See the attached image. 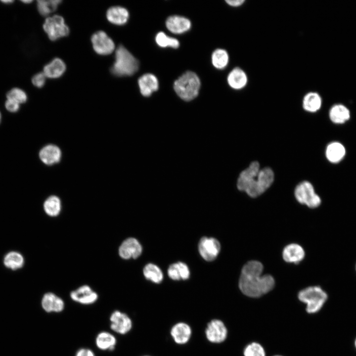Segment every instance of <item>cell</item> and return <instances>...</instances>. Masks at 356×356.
I'll list each match as a JSON object with an SVG mask.
<instances>
[{
	"label": "cell",
	"mask_w": 356,
	"mask_h": 356,
	"mask_svg": "<svg viewBox=\"0 0 356 356\" xmlns=\"http://www.w3.org/2000/svg\"><path fill=\"white\" fill-rule=\"evenodd\" d=\"M200 81L194 72L187 71L174 83V89L178 95L185 101H190L198 94Z\"/></svg>",
	"instance_id": "3957f363"
},
{
	"label": "cell",
	"mask_w": 356,
	"mask_h": 356,
	"mask_svg": "<svg viewBox=\"0 0 356 356\" xmlns=\"http://www.w3.org/2000/svg\"><path fill=\"white\" fill-rule=\"evenodd\" d=\"M169 276L173 280H179L181 279L180 271L178 263H175L170 266L168 269Z\"/></svg>",
	"instance_id": "d590c367"
},
{
	"label": "cell",
	"mask_w": 356,
	"mask_h": 356,
	"mask_svg": "<svg viewBox=\"0 0 356 356\" xmlns=\"http://www.w3.org/2000/svg\"><path fill=\"white\" fill-rule=\"evenodd\" d=\"M110 327L115 332L125 334L129 332L132 327V321L130 317L125 313L115 311L110 317Z\"/></svg>",
	"instance_id": "8fae6325"
},
{
	"label": "cell",
	"mask_w": 356,
	"mask_h": 356,
	"mask_svg": "<svg viewBox=\"0 0 356 356\" xmlns=\"http://www.w3.org/2000/svg\"><path fill=\"white\" fill-rule=\"evenodd\" d=\"M262 264L250 261L243 267L239 280V287L245 295L258 298L271 291L275 285L274 278L269 274L262 275Z\"/></svg>",
	"instance_id": "6da1fadb"
},
{
	"label": "cell",
	"mask_w": 356,
	"mask_h": 356,
	"mask_svg": "<svg viewBox=\"0 0 356 356\" xmlns=\"http://www.w3.org/2000/svg\"><path fill=\"white\" fill-rule=\"evenodd\" d=\"M138 84L141 94L145 97L150 96L159 88L157 78L155 75L150 73L141 76L138 79Z\"/></svg>",
	"instance_id": "e0dca14e"
},
{
	"label": "cell",
	"mask_w": 356,
	"mask_h": 356,
	"mask_svg": "<svg viewBox=\"0 0 356 356\" xmlns=\"http://www.w3.org/2000/svg\"><path fill=\"white\" fill-rule=\"evenodd\" d=\"M43 29L51 41H56L67 36L70 32L64 18L55 15L47 17L43 24Z\"/></svg>",
	"instance_id": "8992f818"
},
{
	"label": "cell",
	"mask_w": 356,
	"mask_h": 356,
	"mask_svg": "<svg viewBox=\"0 0 356 356\" xmlns=\"http://www.w3.org/2000/svg\"><path fill=\"white\" fill-rule=\"evenodd\" d=\"M66 69V66L64 61L59 58H55L44 66L43 73L46 78L57 79L63 75Z\"/></svg>",
	"instance_id": "44dd1931"
},
{
	"label": "cell",
	"mask_w": 356,
	"mask_h": 356,
	"mask_svg": "<svg viewBox=\"0 0 356 356\" xmlns=\"http://www.w3.org/2000/svg\"><path fill=\"white\" fill-rule=\"evenodd\" d=\"M155 41L157 44L162 47H171L177 48L179 45V42L177 39L170 37L162 32L156 35Z\"/></svg>",
	"instance_id": "d6a6232c"
},
{
	"label": "cell",
	"mask_w": 356,
	"mask_h": 356,
	"mask_svg": "<svg viewBox=\"0 0 356 356\" xmlns=\"http://www.w3.org/2000/svg\"><path fill=\"white\" fill-rule=\"evenodd\" d=\"M274 174L269 168L260 170L258 176L245 191L251 197H256L263 193L271 185Z\"/></svg>",
	"instance_id": "5b68a950"
},
{
	"label": "cell",
	"mask_w": 356,
	"mask_h": 356,
	"mask_svg": "<svg viewBox=\"0 0 356 356\" xmlns=\"http://www.w3.org/2000/svg\"><path fill=\"white\" fill-rule=\"evenodd\" d=\"M138 60L123 45L116 50L115 61L111 67L112 74L118 77L130 76L138 69Z\"/></svg>",
	"instance_id": "7a4b0ae2"
},
{
	"label": "cell",
	"mask_w": 356,
	"mask_h": 356,
	"mask_svg": "<svg viewBox=\"0 0 356 356\" xmlns=\"http://www.w3.org/2000/svg\"><path fill=\"white\" fill-rule=\"evenodd\" d=\"M142 251V246L138 240L130 237L122 242L119 249V253L124 259H136L141 255Z\"/></svg>",
	"instance_id": "4fadbf2b"
},
{
	"label": "cell",
	"mask_w": 356,
	"mask_h": 356,
	"mask_svg": "<svg viewBox=\"0 0 356 356\" xmlns=\"http://www.w3.org/2000/svg\"><path fill=\"white\" fill-rule=\"evenodd\" d=\"M21 1L23 2V3H29L31 2L32 1H31V0H22Z\"/></svg>",
	"instance_id": "7bdbcfd3"
},
{
	"label": "cell",
	"mask_w": 356,
	"mask_h": 356,
	"mask_svg": "<svg viewBox=\"0 0 356 356\" xmlns=\"http://www.w3.org/2000/svg\"><path fill=\"white\" fill-rule=\"evenodd\" d=\"M106 18L110 23L120 26L127 22L129 13L127 9L123 7L114 6L107 10Z\"/></svg>",
	"instance_id": "d6986e66"
},
{
	"label": "cell",
	"mask_w": 356,
	"mask_h": 356,
	"mask_svg": "<svg viewBox=\"0 0 356 356\" xmlns=\"http://www.w3.org/2000/svg\"><path fill=\"white\" fill-rule=\"evenodd\" d=\"M298 296L301 302L307 304V312L312 313L319 311L328 298L326 293L318 286H310L302 290Z\"/></svg>",
	"instance_id": "277c9868"
},
{
	"label": "cell",
	"mask_w": 356,
	"mask_h": 356,
	"mask_svg": "<svg viewBox=\"0 0 356 356\" xmlns=\"http://www.w3.org/2000/svg\"></svg>",
	"instance_id": "c3c4849f"
},
{
	"label": "cell",
	"mask_w": 356,
	"mask_h": 356,
	"mask_svg": "<svg viewBox=\"0 0 356 356\" xmlns=\"http://www.w3.org/2000/svg\"><path fill=\"white\" fill-rule=\"evenodd\" d=\"M321 103V98L319 95L316 92H311L304 96L303 107L308 112H315L320 108Z\"/></svg>",
	"instance_id": "4316f807"
},
{
	"label": "cell",
	"mask_w": 356,
	"mask_h": 356,
	"mask_svg": "<svg viewBox=\"0 0 356 356\" xmlns=\"http://www.w3.org/2000/svg\"><path fill=\"white\" fill-rule=\"evenodd\" d=\"M178 263L180 270L181 279L183 280L187 279L190 276V271L188 267L185 264L182 262H178Z\"/></svg>",
	"instance_id": "74e56055"
},
{
	"label": "cell",
	"mask_w": 356,
	"mask_h": 356,
	"mask_svg": "<svg viewBox=\"0 0 356 356\" xmlns=\"http://www.w3.org/2000/svg\"><path fill=\"white\" fill-rule=\"evenodd\" d=\"M227 80L231 88L235 89H240L247 84V77L241 69L235 68L229 73Z\"/></svg>",
	"instance_id": "cb8c5ba5"
},
{
	"label": "cell",
	"mask_w": 356,
	"mask_h": 356,
	"mask_svg": "<svg viewBox=\"0 0 356 356\" xmlns=\"http://www.w3.org/2000/svg\"><path fill=\"white\" fill-rule=\"evenodd\" d=\"M75 356H95L94 353L90 350L82 348L79 350Z\"/></svg>",
	"instance_id": "ab89813d"
},
{
	"label": "cell",
	"mask_w": 356,
	"mask_h": 356,
	"mask_svg": "<svg viewBox=\"0 0 356 356\" xmlns=\"http://www.w3.org/2000/svg\"><path fill=\"white\" fill-rule=\"evenodd\" d=\"M225 1L229 5L234 7L239 6L242 5L245 2L244 0H226Z\"/></svg>",
	"instance_id": "60d3db41"
},
{
	"label": "cell",
	"mask_w": 356,
	"mask_h": 356,
	"mask_svg": "<svg viewBox=\"0 0 356 356\" xmlns=\"http://www.w3.org/2000/svg\"><path fill=\"white\" fill-rule=\"evenodd\" d=\"M1 1L2 2L5 3H10L12 2H13V0H1Z\"/></svg>",
	"instance_id": "b9f144b4"
},
{
	"label": "cell",
	"mask_w": 356,
	"mask_h": 356,
	"mask_svg": "<svg viewBox=\"0 0 356 356\" xmlns=\"http://www.w3.org/2000/svg\"><path fill=\"white\" fill-rule=\"evenodd\" d=\"M228 54L223 49L215 50L212 55V62L213 66L217 69H222L225 68L228 63Z\"/></svg>",
	"instance_id": "1f68e13d"
},
{
	"label": "cell",
	"mask_w": 356,
	"mask_h": 356,
	"mask_svg": "<svg viewBox=\"0 0 356 356\" xmlns=\"http://www.w3.org/2000/svg\"><path fill=\"white\" fill-rule=\"evenodd\" d=\"M325 154L328 160L333 163L341 161L346 154L344 146L339 142H332L327 146Z\"/></svg>",
	"instance_id": "603a6c76"
},
{
	"label": "cell",
	"mask_w": 356,
	"mask_h": 356,
	"mask_svg": "<svg viewBox=\"0 0 356 356\" xmlns=\"http://www.w3.org/2000/svg\"></svg>",
	"instance_id": "7dc6e473"
},
{
	"label": "cell",
	"mask_w": 356,
	"mask_h": 356,
	"mask_svg": "<svg viewBox=\"0 0 356 356\" xmlns=\"http://www.w3.org/2000/svg\"><path fill=\"white\" fill-rule=\"evenodd\" d=\"M145 277L155 283H160L163 278L162 271L156 265L153 264L146 265L143 268Z\"/></svg>",
	"instance_id": "83f0119b"
},
{
	"label": "cell",
	"mask_w": 356,
	"mask_h": 356,
	"mask_svg": "<svg viewBox=\"0 0 356 356\" xmlns=\"http://www.w3.org/2000/svg\"><path fill=\"white\" fill-rule=\"evenodd\" d=\"M61 2L60 0H39L37 1V9L43 16H47L54 12Z\"/></svg>",
	"instance_id": "f1b7e54d"
},
{
	"label": "cell",
	"mask_w": 356,
	"mask_h": 356,
	"mask_svg": "<svg viewBox=\"0 0 356 356\" xmlns=\"http://www.w3.org/2000/svg\"><path fill=\"white\" fill-rule=\"evenodd\" d=\"M61 152L60 149L54 145L49 144L44 147L40 151L39 156L42 161L46 165H51L60 161Z\"/></svg>",
	"instance_id": "7402d4cb"
},
{
	"label": "cell",
	"mask_w": 356,
	"mask_h": 356,
	"mask_svg": "<svg viewBox=\"0 0 356 356\" xmlns=\"http://www.w3.org/2000/svg\"><path fill=\"white\" fill-rule=\"evenodd\" d=\"M4 264L7 267L11 269H19L24 265V258L20 253L11 252L5 256Z\"/></svg>",
	"instance_id": "f546056e"
},
{
	"label": "cell",
	"mask_w": 356,
	"mask_h": 356,
	"mask_svg": "<svg viewBox=\"0 0 356 356\" xmlns=\"http://www.w3.org/2000/svg\"><path fill=\"white\" fill-rule=\"evenodd\" d=\"M305 252L304 249L295 243L289 244L285 247L282 252L284 260L289 263L297 264L304 258Z\"/></svg>",
	"instance_id": "ac0fdd59"
},
{
	"label": "cell",
	"mask_w": 356,
	"mask_h": 356,
	"mask_svg": "<svg viewBox=\"0 0 356 356\" xmlns=\"http://www.w3.org/2000/svg\"><path fill=\"white\" fill-rule=\"evenodd\" d=\"M71 299L83 305L94 303L98 298L97 294L88 285L82 286L70 293Z\"/></svg>",
	"instance_id": "5bb4252c"
},
{
	"label": "cell",
	"mask_w": 356,
	"mask_h": 356,
	"mask_svg": "<svg viewBox=\"0 0 356 356\" xmlns=\"http://www.w3.org/2000/svg\"><path fill=\"white\" fill-rule=\"evenodd\" d=\"M46 78L43 72L38 73L32 78V83L37 88H42L45 84Z\"/></svg>",
	"instance_id": "8d00e7d4"
},
{
	"label": "cell",
	"mask_w": 356,
	"mask_h": 356,
	"mask_svg": "<svg viewBox=\"0 0 356 356\" xmlns=\"http://www.w3.org/2000/svg\"><path fill=\"white\" fill-rule=\"evenodd\" d=\"M91 42L94 51L99 55H109L115 48L113 41L102 31L94 33L91 37Z\"/></svg>",
	"instance_id": "ba28073f"
},
{
	"label": "cell",
	"mask_w": 356,
	"mask_h": 356,
	"mask_svg": "<svg viewBox=\"0 0 356 356\" xmlns=\"http://www.w3.org/2000/svg\"><path fill=\"white\" fill-rule=\"evenodd\" d=\"M166 26L172 33L179 34L189 30L191 27V22L185 17L173 15L167 18Z\"/></svg>",
	"instance_id": "2e32d148"
},
{
	"label": "cell",
	"mask_w": 356,
	"mask_h": 356,
	"mask_svg": "<svg viewBox=\"0 0 356 356\" xmlns=\"http://www.w3.org/2000/svg\"></svg>",
	"instance_id": "bcb514c9"
},
{
	"label": "cell",
	"mask_w": 356,
	"mask_h": 356,
	"mask_svg": "<svg viewBox=\"0 0 356 356\" xmlns=\"http://www.w3.org/2000/svg\"><path fill=\"white\" fill-rule=\"evenodd\" d=\"M227 329L223 322L219 319H213L207 324L205 330L207 339L212 343H220L227 336Z\"/></svg>",
	"instance_id": "30bf717a"
},
{
	"label": "cell",
	"mask_w": 356,
	"mask_h": 356,
	"mask_svg": "<svg viewBox=\"0 0 356 356\" xmlns=\"http://www.w3.org/2000/svg\"><path fill=\"white\" fill-rule=\"evenodd\" d=\"M96 345L101 350L112 351L116 344L115 337L107 332L99 333L96 338Z\"/></svg>",
	"instance_id": "484cf974"
},
{
	"label": "cell",
	"mask_w": 356,
	"mask_h": 356,
	"mask_svg": "<svg viewBox=\"0 0 356 356\" xmlns=\"http://www.w3.org/2000/svg\"><path fill=\"white\" fill-rule=\"evenodd\" d=\"M44 208L45 213L51 217L57 216L61 210V202L55 196L49 197L44 202Z\"/></svg>",
	"instance_id": "4dcf8cb0"
},
{
	"label": "cell",
	"mask_w": 356,
	"mask_h": 356,
	"mask_svg": "<svg viewBox=\"0 0 356 356\" xmlns=\"http://www.w3.org/2000/svg\"><path fill=\"white\" fill-rule=\"evenodd\" d=\"M42 306L44 310L47 312H59L63 310L64 303L60 298L54 294L47 293L43 297Z\"/></svg>",
	"instance_id": "ffe728a7"
},
{
	"label": "cell",
	"mask_w": 356,
	"mask_h": 356,
	"mask_svg": "<svg viewBox=\"0 0 356 356\" xmlns=\"http://www.w3.org/2000/svg\"><path fill=\"white\" fill-rule=\"evenodd\" d=\"M6 109L11 112L17 111L20 108V104L11 100L7 99L5 103Z\"/></svg>",
	"instance_id": "f35d334b"
},
{
	"label": "cell",
	"mask_w": 356,
	"mask_h": 356,
	"mask_svg": "<svg viewBox=\"0 0 356 356\" xmlns=\"http://www.w3.org/2000/svg\"><path fill=\"white\" fill-rule=\"evenodd\" d=\"M7 99L15 101L18 104L25 103L27 100L26 92L19 88H13L6 93Z\"/></svg>",
	"instance_id": "836d02e7"
},
{
	"label": "cell",
	"mask_w": 356,
	"mask_h": 356,
	"mask_svg": "<svg viewBox=\"0 0 356 356\" xmlns=\"http://www.w3.org/2000/svg\"><path fill=\"white\" fill-rule=\"evenodd\" d=\"M294 194L300 203L305 204L310 208H315L321 204L320 197L315 192L313 186L309 181H304L295 188Z\"/></svg>",
	"instance_id": "52a82bcc"
},
{
	"label": "cell",
	"mask_w": 356,
	"mask_h": 356,
	"mask_svg": "<svg viewBox=\"0 0 356 356\" xmlns=\"http://www.w3.org/2000/svg\"><path fill=\"white\" fill-rule=\"evenodd\" d=\"M355 344H356V343H355Z\"/></svg>",
	"instance_id": "f6af8a7d"
},
{
	"label": "cell",
	"mask_w": 356,
	"mask_h": 356,
	"mask_svg": "<svg viewBox=\"0 0 356 356\" xmlns=\"http://www.w3.org/2000/svg\"><path fill=\"white\" fill-rule=\"evenodd\" d=\"M260 170L259 163L256 161L252 162L247 168L240 173L237 182L238 189L245 191L256 178Z\"/></svg>",
	"instance_id": "7c38bea8"
},
{
	"label": "cell",
	"mask_w": 356,
	"mask_h": 356,
	"mask_svg": "<svg viewBox=\"0 0 356 356\" xmlns=\"http://www.w3.org/2000/svg\"><path fill=\"white\" fill-rule=\"evenodd\" d=\"M170 333L176 343L183 345L187 343L190 340L192 331L188 324L180 322L172 327Z\"/></svg>",
	"instance_id": "9a60e30c"
},
{
	"label": "cell",
	"mask_w": 356,
	"mask_h": 356,
	"mask_svg": "<svg viewBox=\"0 0 356 356\" xmlns=\"http://www.w3.org/2000/svg\"><path fill=\"white\" fill-rule=\"evenodd\" d=\"M0 118H1V115H0Z\"/></svg>",
	"instance_id": "ee69618b"
},
{
	"label": "cell",
	"mask_w": 356,
	"mask_h": 356,
	"mask_svg": "<svg viewBox=\"0 0 356 356\" xmlns=\"http://www.w3.org/2000/svg\"><path fill=\"white\" fill-rule=\"evenodd\" d=\"M329 118L334 123L343 124L349 120L350 112L349 109L343 105H335L330 110Z\"/></svg>",
	"instance_id": "d4e9b609"
},
{
	"label": "cell",
	"mask_w": 356,
	"mask_h": 356,
	"mask_svg": "<svg viewBox=\"0 0 356 356\" xmlns=\"http://www.w3.org/2000/svg\"><path fill=\"white\" fill-rule=\"evenodd\" d=\"M244 356H265V352L263 347L257 343L248 345L244 351Z\"/></svg>",
	"instance_id": "e575fe53"
},
{
	"label": "cell",
	"mask_w": 356,
	"mask_h": 356,
	"mask_svg": "<svg viewBox=\"0 0 356 356\" xmlns=\"http://www.w3.org/2000/svg\"><path fill=\"white\" fill-rule=\"evenodd\" d=\"M221 250L219 241L213 237H203L198 244V250L201 257L206 261H212L218 256Z\"/></svg>",
	"instance_id": "9c48e42d"
}]
</instances>
